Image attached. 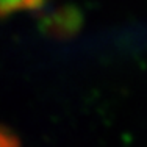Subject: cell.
Masks as SVG:
<instances>
[{"instance_id":"6da1fadb","label":"cell","mask_w":147,"mask_h":147,"mask_svg":"<svg viewBox=\"0 0 147 147\" xmlns=\"http://www.w3.org/2000/svg\"><path fill=\"white\" fill-rule=\"evenodd\" d=\"M0 147H19L16 138L6 128L0 127Z\"/></svg>"}]
</instances>
